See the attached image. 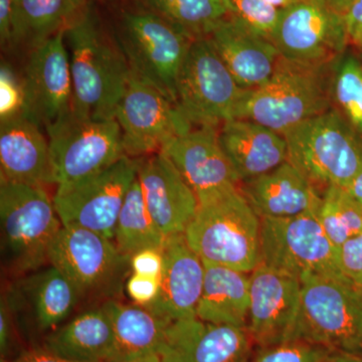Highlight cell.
Here are the masks:
<instances>
[{
    "label": "cell",
    "instance_id": "cell-25",
    "mask_svg": "<svg viewBox=\"0 0 362 362\" xmlns=\"http://www.w3.org/2000/svg\"><path fill=\"white\" fill-rule=\"evenodd\" d=\"M221 146L240 183L270 173L288 161L284 135L247 119H233L218 129Z\"/></svg>",
    "mask_w": 362,
    "mask_h": 362
},
{
    "label": "cell",
    "instance_id": "cell-17",
    "mask_svg": "<svg viewBox=\"0 0 362 362\" xmlns=\"http://www.w3.org/2000/svg\"><path fill=\"white\" fill-rule=\"evenodd\" d=\"M160 152L175 164L199 204L240 187L239 175L221 148L218 127H194L166 143Z\"/></svg>",
    "mask_w": 362,
    "mask_h": 362
},
{
    "label": "cell",
    "instance_id": "cell-29",
    "mask_svg": "<svg viewBox=\"0 0 362 362\" xmlns=\"http://www.w3.org/2000/svg\"><path fill=\"white\" fill-rule=\"evenodd\" d=\"M88 6L87 0H14L13 45L35 49L66 30Z\"/></svg>",
    "mask_w": 362,
    "mask_h": 362
},
{
    "label": "cell",
    "instance_id": "cell-15",
    "mask_svg": "<svg viewBox=\"0 0 362 362\" xmlns=\"http://www.w3.org/2000/svg\"><path fill=\"white\" fill-rule=\"evenodd\" d=\"M65 30L32 49L21 80L23 113L45 128L71 110L73 81Z\"/></svg>",
    "mask_w": 362,
    "mask_h": 362
},
{
    "label": "cell",
    "instance_id": "cell-47",
    "mask_svg": "<svg viewBox=\"0 0 362 362\" xmlns=\"http://www.w3.org/2000/svg\"><path fill=\"white\" fill-rule=\"evenodd\" d=\"M269 4H273V6L279 7V8H287V7L296 4L298 2L302 1V0H266Z\"/></svg>",
    "mask_w": 362,
    "mask_h": 362
},
{
    "label": "cell",
    "instance_id": "cell-31",
    "mask_svg": "<svg viewBox=\"0 0 362 362\" xmlns=\"http://www.w3.org/2000/svg\"><path fill=\"white\" fill-rule=\"evenodd\" d=\"M150 9L192 40L206 37L232 16L230 0H145Z\"/></svg>",
    "mask_w": 362,
    "mask_h": 362
},
{
    "label": "cell",
    "instance_id": "cell-13",
    "mask_svg": "<svg viewBox=\"0 0 362 362\" xmlns=\"http://www.w3.org/2000/svg\"><path fill=\"white\" fill-rule=\"evenodd\" d=\"M271 40L281 58L315 66L332 65L349 45L344 16L323 0L284 8Z\"/></svg>",
    "mask_w": 362,
    "mask_h": 362
},
{
    "label": "cell",
    "instance_id": "cell-38",
    "mask_svg": "<svg viewBox=\"0 0 362 362\" xmlns=\"http://www.w3.org/2000/svg\"><path fill=\"white\" fill-rule=\"evenodd\" d=\"M125 290L134 304L149 307L160 293V279L132 273L126 281Z\"/></svg>",
    "mask_w": 362,
    "mask_h": 362
},
{
    "label": "cell",
    "instance_id": "cell-46",
    "mask_svg": "<svg viewBox=\"0 0 362 362\" xmlns=\"http://www.w3.org/2000/svg\"><path fill=\"white\" fill-rule=\"evenodd\" d=\"M323 1L326 2L328 6L332 7L338 13L344 14L354 0H323Z\"/></svg>",
    "mask_w": 362,
    "mask_h": 362
},
{
    "label": "cell",
    "instance_id": "cell-26",
    "mask_svg": "<svg viewBox=\"0 0 362 362\" xmlns=\"http://www.w3.org/2000/svg\"><path fill=\"white\" fill-rule=\"evenodd\" d=\"M71 362H111L114 333L103 307L89 309L47 334L42 344Z\"/></svg>",
    "mask_w": 362,
    "mask_h": 362
},
{
    "label": "cell",
    "instance_id": "cell-23",
    "mask_svg": "<svg viewBox=\"0 0 362 362\" xmlns=\"http://www.w3.org/2000/svg\"><path fill=\"white\" fill-rule=\"evenodd\" d=\"M0 180L54 185L49 139L25 113L0 121Z\"/></svg>",
    "mask_w": 362,
    "mask_h": 362
},
{
    "label": "cell",
    "instance_id": "cell-27",
    "mask_svg": "<svg viewBox=\"0 0 362 362\" xmlns=\"http://www.w3.org/2000/svg\"><path fill=\"white\" fill-rule=\"evenodd\" d=\"M110 318L114 333L111 362H127L157 356L170 321L136 304L123 303L116 298L102 304Z\"/></svg>",
    "mask_w": 362,
    "mask_h": 362
},
{
    "label": "cell",
    "instance_id": "cell-12",
    "mask_svg": "<svg viewBox=\"0 0 362 362\" xmlns=\"http://www.w3.org/2000/svg\"><path fill=\"white\" fill-rule=\"evenodd\" d=\"M130 259L113 240L75 226H62L49 252V265L73 283L82 299L115 298L122 288Z\"/></svg>",
    "mask_w": 362,
    "mask_h": 362
},
{
    "label": "cell",
    "instance_id": "cell-37",
    "mask_svg": "<svg viewBox=\"0 0 362 362\" xmlns=\"http://www.w3.org/2000/svg\"><path fill=\"white\" fill-rule=\"evenodd\" d=\"M338 262L345 277L362 286V233L338 249Z\"/></svg>",
    "mask_w": 362,
    "mask_h": 362
},
{
    "label": "cell",
    "instance_id": "cell-28",
    "mask_svg": "<svg viewBox=\"0 0 362 362\" xmlns=\"http://www.w3.org/2000/svg\"><path fill=\"white\" fill-rule=\"evenodd\" d=\"M204 264V287L197 305V318L247 329L251 303L250 274L216 264Z\"/></svg>",
    "mask_w": 362,
    "mask_h": 362
},
{
    "label": "cell",
    "instance_id": "cell-43",
    "mask_svg": "<svg viewBox=\"0 0 362 362\" xmlns=\"http://www.w3.org/2000/svg\"><path fill=\"white\" fill-rule=\"evenodd\" d=\"M1 362H71L66 361V359L62 358L56 354H52L49 350L44 349V347H39V349H33L25 350L21 352L20 356L14 357L11 361H4L1 359Z\"/></svg>",
    "mask_w": 362,
    "mask_h": 362
},
{
    "label": "cell",
    "instance_id": "cell-6",
    "mask_svg": "<svg viewBox=\"0 0 362 362\" xmlns=\"http://www.w3.org/2000/svg\"><path fill=\"white\" fill-rule=\"evenodd\" d=\"M301 310L292 341L302 340L335 352L362 350V286L319 275L302 278Z\"/></svg>",
    "mask_w": 362,
    "mask_h": 362
},
{
    "label": "cell",
    "instance_id": "cell-48",
    "mask_svg": "<svg viewBox=\"0 0 362 362\" xmlns=\"http://www.w3.org/2000/svg\"><path fill=\"white\" fill-rule=\"evenodd\" d=\"M127 362H161V361L158 356H150Z\"/></svg>",
    "mask_w": 362,
    "mask_h": 362
},
{
    "label": "cell",
    "instance_id": "cell-11",
    "mask_svg": "<svg viewBox=\"0 0 362 362\" xmlns=\"http://www.w3.org/2000/svg\"><path fill=\"white\" fill-rule=\"evenodd\" d=\"M139 159L125 156L96 175L57 185L52 197L62 225L114 240L119 214L137 177Z\"/></svg>",
    "mask_w": 362,
    "mask_h": 362
},
{
    "label": "cell",
    "instance_id": "cell-36",
    "mask_svg": "<svg viewBox=\"0 0 362 362\" xmlns=\"http://www.w3.org/2000/svg\"><path fill=\"white\" fill-rule=\"evenodd\" d=\"M25 90L23 81L18 80L9 66L2 64L0 69V121L23 113Z\"/></svg>",
    "mask_w": 362,
    "mask_h": 362
},
{
    "label": "cell",
    "instance_id": "cell-41",
    "mask_svg": "<svg viewBox=\"0 0 362 362\" xmlns=\"http://www.w3.org/2000/svg\"><path fill=\"white\" fill-rule=\"evenodd\" d=\"M13 314L6 298L2 296L0 303V354L1 359H6L13 340Z\"/></svg>",
    "mask_w": 362,
    "mask_h": 362
},
{
    "label": "cell",
    "instance_id": "cell-9",
    "mask_svg": "<svg viewBox=\"0 0 362 362\" xmlns=\"http://www.w3.org/2000/svg\"><path fill=\"white\" fill-rule=\"evenodd\" d=\"M45 131L57 185L96 175L126 156L116 119L95 120L71 110Z\"/></svg>",
    "mask_w": 362,
    "mask_h": 362
},
{
    "label": "cell",
    "instance_id": "cell-45",
    "mask_svg": "<svg viewBox=\"0 0 362 362\" xmlns=\"http://www.w3.org/2000/svg\"><path fill=\"white\" fill-rule=\"evenodd\" d=\"M328 362H362V357L358 354H343L335 352Z\"/></svg>",
    "mask_w": 362,
    "mask_h": 362
},
{
    "label": "cell",
    "instance_id": "cell-34",
    "mask_svg": "<svg viewBox=\"0 0 362 362\" xmlns=\"http://www.w3.org/2000/svg\"><path fill=\"white\" fill-rule=\"evenodd\" d=\"M232 16L252 32L271 40L284 9L266 0H230Z\"/></svg>",
    "mask_w": 362,
    "mask_h": 362
},
{
    "label": "cell",
    "instance_id": "cell-16",
    "mask_svg": "<svg viewBox=\"0 0 362 362\" xmlns=\"http://www.w3.org/2000/svg\"><path fill=\"white\" fill-rule=\"evenodd\" d=\"M247 331L259 347L292 341L301 310L300 279L261 264L250 273Z\"/></svg>",
    "mask_w": 362,
    "mask_h": 362
},
{
    "label": "cell",
    "instance_id": "cell-8",
    "mask_svg": "<svg viewBox=\"0 0 362 362\" xmlns=\"http://www.w3.org/2000/svg\"><path fill=\"white\" fill-rule=\"evenodd\" d=\"M245 92L209 39L194 40L176 86L175 105L188 122L221 127L235 119Z\"/></svg>",
    "mask_w": 362,
    "mask_h": 362
},
{
    "label": "cell",
    "instance_id": "cell-39",
    "mask_svg": "<svg viewBox=\"0 0 362 362\" xmlns=\"http://www.w3.org/2000/svg\"><path fill=\"white\" fill-rule=\"evenodd\" d=\"M130 268L132 273L161 279L163 270L162 250L146 249L136 252L131 257Z\"/></svg>",
    "mask_w": 362,
    "mask_h": 362
},
{
    "label": "cell",
    "instance_id": "cell-33",
    "mask_svg": "<svg viewBox=\"0 0 362 362\" xmlns=\"http://www.w3.org/2000/svg\"><path fill=\"white\" fill-rule=\"evenodd\" d=\"M317 218L333 245L340 247L362 233V211L345 188L326 187L321 194Z\"/></svg>",
    "mask_w": 362,
    "mask_h": 362
},
{
    "label": "cell",
    "instance_id": "cell-18",
    "mask_svg": "<svg viewBox=\"0 0 362 362\" xmlns=\"http://www.w3.org/2000/svg\"><path fill=\"white\" fill-rule=\"evenodd\" d=\"M252 344L246 328L192 317L169 323L157 356L161 362H249Z\"/></svg>",
    "mask_w": 362,
    "mask_h": 362
},
{
    "label": "cell",
    "instance_id": "cell-40",
    "mask_svg": "<svg viewBox=\"0 0 362 362\" xmlns=\"http://www.w3.org/2000/svg\"><path fill=\"white\" fill-rule=\"evenodd\" d=\"M349 45L362 51V0H354L343 14Z\"/></svg>",
    "mask_w": 362,
    "mask_h": 362
},
{
    "label": "cell",
    "instance_id": "cell-22",
    "mask_svg": "<svg viewBox=\"0 0 362 362\" xmlns=\"http://www.w3.org/2000/svg\"><path fill=\"white\" fill-rule=\"evenodd\" d=\"M206 37L243 89H256L273 77L281 58L277 47L233 16Z\"/></svg>",
    "mask_w": 362,
    "mask_h": 362
},
{
    "label": "cell",
    "instance_id": "cell-2",
    "mask_svg": "<svg viewBox=\"0 0 362 362\" xmlns=\"http://www.w3.org/2000/svg\"><path fill=\"white\" fill-rule=\"evenodd\" d=\"M185 237L204 263L249 274L262 264L261 218L240 187L199 204Z\"/></svg>",
    "mask_w": 362,
    "mask_h": 362
},
{
    "label": "cell",
    "instance_id": "cell-3",
    "mask_svg": "<svg viewBox=\"0 0 362 362\" xmlns=\"http://www.w3.org/2000/svg\"><path fill=\"white\" fill-rule=\"evenodd\" d=\"M331 66L300 65L280 58L267 84L246 90L235 119L255 121L283 135L329 110Z\"/></svg>",
    "mask_w": 362,
    "mask_h": 362
},
{
    "label": "cell",
    "instance_id": "cell-32",
    "mask_svg": "<svg viewBox=\"0 0 362 362\" xmlns=\"http://www.w3.org/2000/svg\"><path fill=\"white\" fill-rule=\"evenodd\" d=\"M331 106L362 138V61L345 52L331 66Z\"/></svg>",
    "mask_w": 362,
    "mask_h": 362
},
{
    "label": "cell",
    "instance_id": "cell-14",
    "mask_svg": "<svg viewBox=\"0 0 362 362\" xmlns=\"http://www.w3.org/2000/svg\"><path fill=\"white\" fill-rule=\"evenodd\" d=\"M115 119L124 151L135 159L160 152L166 143L194 128L175 103L132 71Z\"/></svg>",
    "mask_w": 362,
    "mask_h": 362
},
{
    "label": "cell",
    "instance_id": "cell-5",
    "mask_svg": "<svg viewBox=\"0 0 362 362\" xmlns=\"http://www.w3.org/2000/svg\"><path fill=\"white\" fill-rule=\"evenodd\" d=\"M284 135L288 161L317 188H345L362 168V138L331 108L300 123Z\"/></svg>",
    "mask_w": 362,
    "mask_h": 362
},
{
    "label": "cell",
    "instance_id": "cell-35",
    "mask_svg": "<svg viewBox=\"0 0 362 362\" xmlns=\"http://www.w3.org/2000/svg\"><path fill=\"white\" fill-rule=\"evenodd\" d=\"M335 351L315 343L295 340L261 347L249 362H328Z\"/></svg>",
    "mask_w": 362,
    "mask_h": 362
},
{
    "label": "cell",
    "instance_id": "cell-10",
    "mask_svg": "<svg viewBox=\"0 0 362 362\" xmlns=\"http://www.w3.org/2000/svg\"><path fill=\"white\" fill-rule=\"evenodd\" d=\"M262 264L301 280L307 275L350 281L338 262L317 211L287 218H262Z\"/></svg>",
    "mask_w": 362,
    "mask_h": 362
},
{
    "label": "cell",
    "instance_id": "cell-7",
    "mask_svg": "<svg viewBox=\"0 0 362 362\" xmlns=\"http://www.w3.org/2000/svg\"><path fill=\"white\" fill-rule=\"evenodd\" d=\"M117 30L130 71L175 104L178 77L194 40L151 9L125 11Z\"/></svg>",
    "mask_w": 362,
    "mask_h": 362
},
{
    "label": "cell",
    "instance_id": "cell-21",
    "mask_svg": "<svg viewBox=\"0 0 362 362\" xmlns=\"http://www.w3.org/2000/svg\"><path fill=\"white\" fill-rule=\"evenodd\" d=\"M162 254L160 293L146 308L170 322L197 317L204 287V261L188 245L185 233L168 237Z\"/></svg>",
    "mask_w": 362,
    "mask_h": 362
},
{
    "label": "cell",
    "instance_id": "cell-44",
    "mask_svg": "<svg viewBox=\"0 0 362 362\" xmlns=\"http://www.w3.org/2000/svg\"><path fill=\"white\" fill-rule=\"evenodd\" d=\"M345 189L354 197L362 211V168Z\"/></svg>",
    "mask_w": 362,
    "mask_h": 362
},
{
    "label": "cell",
    "instance_id": "cell-4",
    "mask_svg": "<svg viewBox=\"0 0 362 362\" xmlns=\"http://www.w3.org/2000/svg\"><path fill=\"white\" fill-rule=\"evenodd\" d=\"M0 226L2 259L11 275L49 265V249L63 225L44 187L0 180Z\"/></svg>",
    "mask_w": 362,
    "mask_h": 362
},
{
    "label": "cell",
    "instance_id": "cell-30",
    "mask_svg": "<svg viewBox=\"0 0 362 362\" xmlns=\"http://www.w3.org/2000/svg\"><path fill=\"white\" fill-rule=\"evenodd\" d=\"M166 239L149 214L136 177L119 214L113 240L120 252L131 258L142 250L163 249Z\"/></svg>",
    "mask_w": 362,
    "mask_h": 362
},
{
    "label": "cell",
    "instance_id": "cell-42",
    "mask_svg": "<svg viewBox=\"0 0 362 362\" xmlns=\"http://www.w3.org/2000/svg\"><path fill=\"white\" fill-rule=\"evenodd\" d=\"M14 0H0V42L2 47L13 45Z\"/></svg>",
    "mask_w": 362,
    "mask_h": 362
},
{
    "label": "cell",
    "instance_id": "cell-19",
    "mask_svg": "<svg viewBox=\"0 0 362 362\" xmlns=\"http://www.w3.org/2000/svg\"><path fill=\"white\" fill-rule=\"evenodd\" d=\"M138 159V181L154 223L166 238L185 233L199 209L197 194L162 152Z\"/></svg>",
    "mask_w": 362,
    "mask_h": 362
},
{
    "label": "cell",
    "instance_id": "cell-1",
    "mask_svg": "<svg viewBox=\"0 0 362 362\" xmlns=\"http://www.w3.org/2000/svg\"><path fill=\"white\" fill-rule=\"evenodd\" d=\"M65 42L73 81L71 111L95 120L115 119L131 71L90 4L66 28Z\"/></svg>",
    "mask_w": 362,
    "mask_h": 362
},
{
    "label": "cell",
    "instance_id": "cell-20",
    "mask_svg": "<svg viewBox=\"0 0 362 362\" xmlns=\"http://www.w3.org/2000/svg\"><path fill=\"white\" fill-rule=\"evenodd\" d=\"M4 297L13 315L26 314L47 334L65 323L82 299L73 283L52 265L21 276Z\"/></svg>",
    "mask_w": 362,
    "mask_h": 362
},
{
    "label": "cell",
    "instance_id": "cell-24",
    "mask_svg": "<svg viewBox=\"0 0 362 362\" xmlns=\"http://www.w3.org/2000/svg\"><path fill=\"white\" fill-rule=\"evenodd\" d=\"M240 190L261 218H287L318 211L321 194L291 162L244 181Z\"/></svg>",
    "mask_w": 362,
    "mask_h": 362
}]
</instances>
